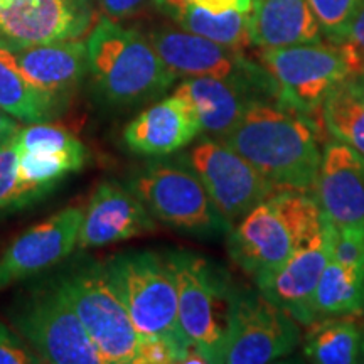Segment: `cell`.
<instances>
[{"mask_svg":"<svg viewBox=\"0 0 364 364\" xmlns=\"http://www.w3.org/2000/svg\"><path fill=\"white\" fill-rule=\"evenodd\" d=\"M220 140L279 189H314L322 150L312 118L282 107L277 100H258Z\"/></svg>","mask_w":364,"mask_h":364,"instance_id":"6da1fadb","label":"cell"},{"mask_svg":"<svg viewBox=\"0 0 364 364\" xmlns=\"http://www.w3.org/2000/svg\"><path fill=\"white\" fill-rule=\"evenodd\" d=\"M86 49L91 85L108 107L132 108L152 102L177 80L149 36L127 29L110 17L93 27Z\"/></svg>","mask_w":364,"mask_h":364,"instance_id":"7a4b0ae2","label":"cell"},{"mask_svg":"<svg viewBox=\"0 0 364 364\" xmlns=\"http://www.w3.org/2000/svg\"><path fill=\"white\" fill-rule=\"evenodd\" d=\"M322 211L307 191L277 189L228 233V253L255 280L279 268L321 226Z\"/></svg>","mask_w":364,"mask_h":364,"instance_id":"3957f363","label":"cell"},{"mask_svg":"<svg viewBox=\"0 0 364 364\" xmlns=\"http://www.w3.org/2000/svg\"><path fill=\"white\" fill-rule=\"evenodd\" d=\"M129 188L164 225L196 238H216L233 228L184 157H154L136 169Z\"/></svg>","mask_w":364,"mask_h":364,"instance_id":"277c9868","label":"cell"},{"mask_svg":"<svg viewBox=\"0 0 364 364\" xmlns=\"http://www.w3.org/2000/svg\"><path fill=\"white\" fill-rule=\"evenodd\" d=\"M177 285V324L209 363H220L236 287L225 268L206 257L176 250L167 253Z\"/></svg>","mask_w":364,"mask_h":364,"instance_id":"5b68a950","label":"cell"},{"mask_svg":"<svg viewBox=\"0 0 364 364\" xmlns=\"http://www.w3.org/2000/svg\"><path fill=\"white\" fill-rule=\"evenodd\" d=\"M9 318L44 363L107 364L81 324L56 273L17 295Z\"/></svg>","mask_w":364,"mask_h":364,"instance_id":"8992f818","label":"cell"},{"mask_svg":"<svg viewBox=\"0 0 364 364\" xmlns=\"http://www.w3.org/2000/svg\"><path fill=\"white\" fill-rule=\"evenodd\" d=\"M56 277L107 364H136L140 336L108 280L105 262L80 258Z\"/></svg>","mask_w":364,"mask_h":364,"instance_id":"52a82bcc","label":"cell"},{"mask_svg":"<svg viewBox=\"0 0 364 364\" xmlns=\"http://www.w3.org/2000/svg\"><path fill=\"white\" fill-rule=\"evenodd\" d=\"M105 268L139 336H182L176 277L167 255L149 250L118 253Z\"/></svg>","mask_w":364,"mask_h":364,"instance_id":"ba28073f","label":"cell"},{"mask_svg":"<svg viewBox=\"0 0 364 364\" xmlns=\"http://www.w3.org/2000/svg\"><path fill=\"white\" fill-rule=\"evenodd\" d=\"M260 63L272 76L277 102L309 118L321 113L331 91L353 76L343 49L322 41L262 49Z\"/></svg>","mask_w":364,"mask_h":364,"instance_id":"9c48e42d","label":"cell"},{"mask_svg":"<svg viewBox=\"0 0 364 364\" xmlns=\"http://www.w3.org/2000/svg\"><path fill=\"white\" fill-rule=\"evenodd\" d=\"M300 343L299 322L260 290L236 289L220 363L265 364L289 356Z\"/></svg>","mask_w":364,"mask_h":364,"instance_id":"30bf717a","label":"cell"},{"mask_svg":"<svg viewBox=\"0 0 364 364\" xmlns=\"http://www.w3.org/2000/svg\"><path fill=\"white\" fill-rule=\"evenodd\" d=\"M182 157L231 225L279 189L253 164L215 136L203 135Z\"/></svg>","mask_w":364,"mask_h":364,"instance_id":"8fae6325","label":"cell"},{"mask_svg":"<svg viewBox=\"0 0 364 364\" xmlns=\"http://www.w3.org/2000/svg\"><path fill=\"white\" fill-rule=\"evenodd\" d=\"M19 149V209L48 196L71 172L83 169L88 149L66 129L29 124L16 136Z\"/></svg>","mask_w":364,"mask_h":364,"instance_id":"7c38bea8","label":"cell"},{"mask_svg":"<svg viewBox=\"0 0 364 364\" xmlns=\"http://www.w3.org/2000/svg\"><path fill=\"white\" fill-rule=\"evenodd\" d=\"M147 36L176 78L213 76V78L225 80H272L262 63L257 65L250 61L243 51L226 48L189 31L157 27Z\"/></svg>","mask_w":364,"mask_h":364,"instance_id":"4fadbf2b","label":"cell"},{"mask_svg":"<svg viewBox=\"0 0 364 364\" xmlns=\"http://www.w3.org/2000/svg\"><path fill=\"white\" fill-rule=\"evenodd\" d=\"M329 258V223L322 215L321 226L279 268L257 279L255 284L270 302L289 312L300 326L309 327L316 322L312 300Z\"/></svg>","mask_w":364,"mask_h":364,"instance_id":"5bb4252c","label":"cell"},{"mask_svg":"<svg viewBox=\"0 0 364 364\" xmlns=\"http://www.w3.org/2000/svg\"><path fill=\"white\" fill-rule=\"evenodd\" d=\"M7 48L14 65L27 83L48 98L59 112H65L88 75L86 43L78 39H59L24 46L7 43Z\"/></svg>","mask_w":364,"mask_h":364,"instance_id":"9a60e30c","label":"cell"},{"mask_svg":"<svg viewBox=\"0 0 364 364\" xmlns=\"http://www.w3.org/2000/svg\"><path fill=\"white\" fill-rule=\"evenodd\" d=\"M83 208H66L14 240L0 257V290L39 275L75 252Z\"/></svg>","mask_w":364,"mask_h":364,"instance_id":"2e32d148","label":"cell"},{"mask_svg":"<svg viewBox=\"0 0 364 364\" xmlns=\"http://www.w3.org/2000/svg\"><path fill=\"white\" fill-rule=\"evenodd\" d=\"M174 95L193 108L201 134L215 139H221L233 129L253 102L277 100L273 80H225L213 76L184 78L174 90Z\"/></svg>","mask_w":364,"mask_h":364,"instance_id":"e0dca14e","label":"cell"},{"mask_svg":"<svg viewBox=\"0 0 364 364\" xmlns=\"http://www.w3.org/2000/svg\"><path fill=\"white\" fill-rule=\"evenodd\" d=\"M156 226V218L129 186L107 181L98 186L85 208L76 248H102L150 233Z\"/></svg>","mask_w":364,"mask_h":364,"instance_id":"ac0fdd59","label":"cell"},{"mask_svg":"<svg viewBox=\"0 0 364 364\" xmlns=\"http://www.w3.org/2000/svg\"><path fill=\"white\" fill-rule=\"evenodd\" d=\"M88 26V9L73 0H0V39L11 44L76 39Z\"/></svg>","mask_w":364,"mask_h":364,"instance_id":"d6986e66","label":"cell"},{"mask_svg":"<svg viewBox=\"0 0 364 364\" xmlns=\"http://www.w3.org/2000/svg\"><path fill=\"white\" fill-rule=\"evenodd\" d=\"M312 194L331 223L364 226V156L339 140L327 144Z\"/></svg>","mask_w":364,"mask_h":364,"instance_id":"ffe728a7","label":"cell"},{"mask_svg":"<svg viewBox=\"0 0 364 364\" xmlns=\"http://www.w3.org/2000/svg\"><path fill=\"white\" fill-rule=\"evenodd\" d=\"M199 134L193 108L172 93L150 105L125 127L124 142L135 156L167 157L188 147Z\"/></svg>","mask_w":364,"mask_h":364,"instance_id":"44dd1931","label":"cell"},{"mask_svg":"<svg viewBox=\"0 0 364 364\" xmlns=\"http://www.w3.org/2000/svg\"><path fill=\"white\" fill-rule=\"evenodd\" d=\"M250 38L260 49L321 43L322 31L307 0H253Z\"/></svg>","mask_w":364,"mask_h":364,"instance_id":"7402d4cb","label":"cell"},{"mask_svg":"<svg viewBox=\"0 0 364 364\" xmlns=\"http://www.w3.org/2000/svg\"><path fill=\"white\" fill-rule=\"evenodd\" d=\"M326 130L364 156V75L349 76L331 91L321 107Z\"/></svg>","mask_w":364,"mask_h":364,"instance_id":"603a6c76","label":"cell"},{"mask_svg":"<svg viewBox=\"0 0 364 364\" xmlns=\"http://www.w3.org/2000/svg\"><path fill=\"white\" fill-rule=\"evenodd\" d=\"M164 14L174 19L181 29L203 36L209 41L226 48L243 51L252 44L250 38V12H225L211 14L204 9L194 6L189 0L169 7Z\"/></svg>","mask_w":364,"mask_h":364,"instance_id":"cb8c5ba5","label":"cell"},{"mask_svg":"<svg viewBox=\"0 0 364 364\" xmlns=\"http://www.w3.org/2000/svg\"><path fill=\"white\" fill-rule=\"evenodd\" d=\"M349 316L318 318L309 326L304 354L317 364H354L361 358L363 329Z\"/></svg>","mask_w":364,"mask_h":364,"instance_id":"d4e9b609","label":"cell"},{"mask_svg":"<svg viewBox=\"0 0 364 364\" xmlns=\"http://www.w3.org/2000/svg\"><path fill=\"white\" fill-rule=\"evenodd\" d=\"M0 108L22 124H44L61 115L54 105L27 83L0 39Z\"/></svg>","mask_w":364,"mask_h":364,"instance_id":"484cf974","label":"cell"},{"mask_svg":"<svg viewBox=\"0 0 364 364\" xmlns=\"http://www.w3.org/2000/svg\"><path fill=\"white\" fill-rule=\"evenodd\" d=\"M363 290L364 273L351 270L329 258L312 300L316 321L363 312Z\"/></svg>","mask_w":364,"mask_h":364,"instance_id":"4316f807","label":"cell"},{"mask_svg":"<svg viewBox=\"0 0 364 364\" xmlns=\"http://www.w3.org/2000/svg\"><path fill=\"white\" fill-rule=\"evenodd\" d=\"M307 2L324 38L331 43H338L364 0H307Z\"/></svg>","mask_w":364,"mask_h":364,"instance_id":"83f0119b","label":"cell"},{"mask_svg":"<svg viewBox=\"0 0 364 364\" xmlns=\"http://www.w3.org/2000/svg\"><path fill=\"white\" fill-rule=\"evenodd\" d=\"M329 223L331 258L341 265L364 273V226H339Z\"/></svg>","mask_w":364,"mask_h":364,"instance_id":"f1b7e54d","label":"cell"},{"mask_svg":"<svg viewBox=\"0 0 364 364\" xmlns=\"http://www.w3.org/2000/svg\"><path fill=\"white\" fill-rule=\"evenodd\" d=\"M16 136L0 149V211L19 209V149Z\"/></svg>","mask_w":364,"mask_h":364,"instance_id":"f546056e","label":"cell"},{"mask_svg":"<svg viewBox=\"0 0 364 364\" xmlns=\"http://www.w3.org/2000/svg\"><path fill=\"white\" fill-rule=\"evenodd\" d=\"M336 44L343 49L353 76L364 75V2Z\"/></svg>","mask_w":364,"mask_h":364,"instance_id":"4dcf8cb0","label":"cell"},{"mask_svg":"<svg viewBox=\"0 0 364 364\" xmlns=\"http://www.w3.org/2000/svg\"><path fill=\"white\" fill-rule=\"evenodd\" d=\"M43 358L31 348L19 332L0 322V364H38Z\"/></svg>","mask_w":364,"mask_h":364,"instance_id":"1f68e13d","label":"cell"},{"mask_svg":"<svg viewBox=\"0 0 364 364\" xmlns=\"http://www.w3.org/2000/svg\"><path fill=\"white\" fill-rule=\"evenodd\" d=\"M157 0H100L103 12L113 21L129 19L147 9L150 4H156Z\"/></svg>","mask_w":364,"mask_h":364,"instance_id":"d6a6232c","label":"cell"},{"mask_svg":"<svg viewBox=\"0 0 364 364\" xmlns=\"http://www.w3.org/2000/svg\"><path fill=\"white\" fill-rule=\"evenodd\" d=\"M194 6L211 14L225 12H252L253 0H189Z\"/></svg>","mask_w":364,"mask_h":364,"instance_id":"836d02e7","label":"cell"},{"mask_svg":"<svg viewBox=\"0 0 364 364\" xmlns=\"http://www.w3.org/2000/svg\"><path fill=\"white\" fill-rule=\"evenodd\" d=\"M19 120H16V118L11 117L9 113H6L0 108V149L11 142L14 136L19 134Z\"/></svg>","mask_w":364,"mask_h":364,"instance_id":"e575fe53","label":"cell"},{"mask_svg":"<svg viewBox=\"0 0 364 364\" xmlns=\"http://www.w3.org/2000/svg\"><path fill=\"white\" fill-rule=\"evenodd\" d=\"M181 2H184V0H157L156 6L164 12V11H166V9L174 7V6H177V4H181Z\"/></svg>","mask_w":364,"mask_h":364,"instance_id":"d590c367","label":"cell"},{"mask_svg":"<svg viewBox=\"0 0 364 364\" xmlns=\"http://www.w3.org/2000/svg\"><path fill=\"white\" fill-rule=\"evenodd\" d=\"M359 363H364V329H363V343H361V358H359Z\"/></svg>","mask_w":364,"mask_h":364,"instance_id":"8d00e7d4","label":"cell"},{"mask_svg":"<svg viewBox=\"0 0 364 364\" xmlns=\"http://www.w3.org/2000/svg\"><path fill=\"white\" fill-rule=\"evenodd\" d=\"M73 2H78V4H85V6H86V4H88V0H73Z\"/></svg>","mask_w":364,"mask_h":364,"instance_id":"74e56055","label":"cell"},{"mask_svg":"<svg viewBox=\"0 0 364 364\" xmlns=\"http://www.w3.org/2000/svg\"><path fill=\"white\" fill-rule=\"evenodd\" d=\"M363 312H364V290H363Z\"/></svg>","mask_w":364,"mask_h":364,"instance_id":"f35d334b","label":"cell"}]
</instances>
